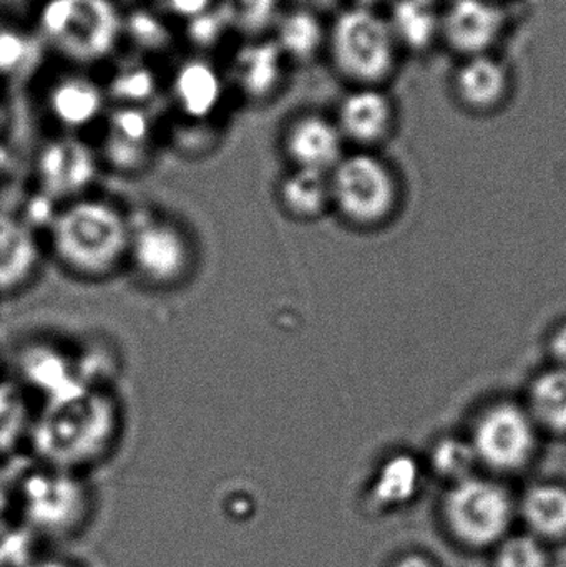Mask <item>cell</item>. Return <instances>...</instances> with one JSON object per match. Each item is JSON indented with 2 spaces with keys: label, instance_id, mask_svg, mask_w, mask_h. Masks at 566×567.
<instances>
[{
  "label": "cell",
  "instance_id": "obj_1",
  "mask_svg": "<svg viewBox=\"0 0 566 567\" xmlns=\"http://www.w3.org/2000/svg\"><path fill=\"white\" fill-rule=\"evenodd\" d=\"M122 433V409L109 390L76 380L45 396L30 425L37 463L79 473L112 455Z\"/></svg>",
  "mask_w": 566,
  "mask_h": 567
},
{
  "label": "cell",
  "instance_id": "obj_2",
  "mask_svg": "<svg viewBox=\"0 0 566 567\" xmlns=\"http://www.w3.org/2000/svg\"><path fill=\"white\" fill-rule=\"evenodd\" d=\"M130 229L132 219L119 206L85 196L53 213L50 251L69 275L100 281L126 265Z\"/></svg>",
  "mask_w": 566,
  "mask_h": 567
},
{
  "label": "cell",
  "instance_id": "obj_3",
  "mask_svg": "<svg viewBox=\"0 0 566 567\" xmlns=\"http://www.w3.org/2000/svg\"><path fill=\"white\" fill-rule=\"evenodd\" d=\"M122 19L119 0H37L29 25L47 55L95 72L123 49Z\"/></svg>",
  "mask_w": 566,
  "mask_h": 567
},
{
  "label": "cell",
  "instance_id": "obj_4",
  "mask_svg": "<svg viewBox=\"0 0 566 567\" xmlns=\"http://www.w3.org/2000/svg\"><path fill=\"white\" fill-rule=\"evenodd\" d=\"M399 55L401 47L379 10L348 6L328 20L325 56L351 89H384L398 70Z\"/></svg>",
  "mask_w": 566,
  "mask_h": 567
},
{
  "label": "cell",
  "instance_id": "obj_5",
  "mask_svg": "<svg viewBox=\"0 0 566 567\" xmlns=\"http://www.w3.org/2000/svg\"><path fill=\"white\" fill-rule=\"evenodd\" d=\"M17 508L32 535L70 539L92 519L93 493L79 473L39 465L25 468L17 483Z\"/></svg>",
  "mask_w": 566,
  "mask_h": 567
},
{
  "label": "cell",
  "instance_id": "obj_6",
  "mask_svg": "<svg viewBox=\"0 0 566 567\" xmlns=\"http://www.w3.org/2000/svg\"><path fill=\"white\" fill-rule=\"evenodd\" d=\"M515 513L514 499L504 486L477 476L451 485L441 508L451 538L474 551L495 548L511 535Z\"/></svg>",
  "mask_w": 566,
  "mask_h": 567
},
{
  "label": "cell",
  "instance_id": "obj_7",
  "mask_svg": "<svg viewBox=\"0 0 566 567\" xmlns=\"http://www.w3.org/2000/svg\"><path fill=\"white\" fill-rule=\"evenodd\" d=\"M195 246L188 233L158 216L132 219L126 265L153 289H173L188 281L195 266Z\"/></svg>",
  "mask_w": 566,
  "mask_h": 567
},
{
  "label": "cell",
  "instance_id": "obj_8",
  "mask_svg": "<svg viewBox=\"0 0 566 567\" xmlns=\"http://www.w3.org/2000/svg\"><path fill=\"white\" fill-rule=\"evenodd\" d=\"M99 152L82 135L56 133L37 150L35 182L50 205L85 198L100 172Z\"/></svg>",
  "mask_w": 566,
  "mask_h": 567
},
{
  "label": "cell",
  "instance_id": "obj_9",
  "mask_svg": "<svg viewBox=\"0 0 566 567\" xmlns=\"http://www.w3.org/2000/svg\"><path fill=\"white\" fill-rule=\"evenodd\" d=\"M40 105L59 133L72 135L102 125L110 109L99 73L63 63L62 69L42 75Z\"/></svg>",
  "mask_w": 566,
  "mask_h": 567
},
{
  "label": "cell",
  "instance_id": "obj_10",
  "mask_svg": "<svg viewBox=\"0 0 566 567\" xmlns=\"http://www.w3.org/2000/svg\"><path fill=\"white\" fill-rule=\"evenodd\" d=\"M231 99L249 106L275 102L288 86L291 66L269 35L236 39L222 62Z\"/></svg>",
  "mask_w": 566,
  "mask_h": 567
},
{
  "label": "cell",
  "instance_id": "obj_11",
  "mask_svg": "<svg viewBox=\"0 0 566 567\" xmlns=\"http://www.w3.org/2000/svg\"><path fill=\"white\" fill-rule=\"evenodd\" d=\"M331 203L349 221H379L394 205L395 188L384 163L371 155L344 156L329 173Z\"/></svg>",
  "mask_w": 566,
  "mask_h": 567
},
{
  "label": "cell",
  "instance_id": "obj_12",
  "mask_svg": "<svg viewBox=\"0 0 566 567\" xmlns=\"http://www.w3.org/2000/svg\"><path fill=\"white\" fill-rule=\"evenodd\" d=\"M165 93L178 120L212 125L231 99L219 60L183 53L165 73Z\"/></svg>",
  "mask_w": 566,
  "mask_h": 567
},
{
  "label": "cell",
  "instance_id": "obj_13",
  "mask_svg": "<svg viewBox=\"0 0 566 567\" xmlns=\"http://www.w3.org/2000/svg\"><path fill=\"white\" fill-rule=\"evenodd\" d=\"M159 126L148 106H110L102 122V165L119 175H140L152 165Z\"/></svg>",
  "mask_w": 566,
  "mask_h": 567
},
{
  "label": "cell",
  "instance_id": "obj_14",
  "mask_svg": "<svg viewBox=\"0 0 566 567\" xmlns=\"http://www.w3.org/2000/svg\"><path fill=\"white\" fill-rule=\"evenodd\" d=\"M472 446L478 462L488 468L501 473L518 472L534 455V422L518 406L502 403L478 420Z\"/></svg>",
  "mask_w": 566,
  "mask_h": 567
},
{
  "label": "cell",
  "instance_id": "obj_15",
  "mask_svg": "<svg viewBox=\"0 0 566 567\" xmlns=\"http://www.w3.org/2000/svg\"><path fill=\"white\" fill-rule=\"evenodd\" d=\"M508 27L502 0H449L441 9V42L459 59L494 53Z\"/></svg>",
  "mask_w": 566,
  "mask_h": 567
},
{
  "label": "cell",
  "instance_id": "obj_16",
  "mask_svg": "<svg viewBox=\"0 0 566 567\" xmlns=\"http://www.w3.org/2000/svg\"><path fill=\"white\" fill-rule=\"evenodd\" d=\"M282 155L292 168L331 173L344 155V138L335 118L316 112L291 116L281 130Z\"/></svg>",
  "mask_w": 566,
  "mask_h": 567
},
{
  "label": "cell",
  "instance_id": "obj_17",
  "mask_svg": "<svg viewBox=\"0 0 566 567\" xmlns=\"http://www.w3.org/2000/svg\"><path fill=\"white\" fill-rule=\"evenodd\" d=\"M100 75L110 106H152L165 93V73L158 62L122 49Z\"/></svg>",
  "mask_w": 566,
  "mask_h": 567
},
{
  "label": "cell",
  "instance_id": "obj_18",
  "mask_svg": "<svg viewBox=\"0 0 566 567\" xmlns=\"http://www.w3.org/2000/svg\"><path fill=\"white\" fill-rule=\"evenodd\" d=\"M455 99L475 113L501 109L512 92V73L495 53L462 59L452 76Z\"/></svg>",
  "mask_w": 566,
  "mask_h": 567
},
{
  "label": "cell",
  "instance_id": "obj_19",
  "mask_svg": "<svg viewBox=\"0 0 566 567\" xmlns=\"http://www.w3.org/2000/svg\"><path fill=\"white\" fill-rule=\"evenodd\" d=\"M394 115V103L384 89L358 86L339 100L335 122L344 142L372 145L391 132Z\"/></svg>",
  "mask_w": 566,
  "mask_h": 567
},
{
  "label": "cell",
  "instance_id": "obj_20",
  "mask_svg": "<svg viewBox=\"0 0 566 567\" xmlns=\"http://www.w3.org/2000/svg\"><path fill=\"white\" fill-rule=\"evenodd\" d=\"M269 37L275 40L291 70L298 66L302 69L325 56L328 20L309 7L286 6Z\"/></svg>",
  "mask_w": 566,
  "mask_h": 567
},
{
  "label": "cell",
  "instance_id": "obj_21",
  "mask_svg": "<svg viewBox=\"0 0 566 567\" xmlns=\"http://www.w3.org/2000/svg\"><path fill=\"white\" fill-rule=\"evenodd\" d=\"M123 49L146 59H168L179 49L178 23L153 2L123 7Z\"/></svg>",
  "mask_w": 566,
  "mask_h": 567
},
{
  "label": "cell",
  "instance_id": "obj_22",
  "mask_svg": "<svg viewBox=\"0 0 566 567\" xmlns=\"http://www.w3.org/2000/svg\"><path fill=\"white\" fill-rule=\"evenodd\" d=\"M39 239L22 219L0 212V293H12L32 281L40 265Z\"/></svg>",
  "mask_w": 566,
  "mask_h": 567
},
{
  "label": "cell",
  "instance_id": "obj_23",
  "mask_svg": "<svg viewBox=\"0 0 566 567\" xmlns=\"http://www.w3.org/2000/svg\"><path fill=\"white\" fill-rule=\"evenodd\" d=\"M45 59L49 55L29 22L0 13V89L35 79Z\"/></svg>",
  "mask_w": 566,
  "mask_h": 567
},
{
  "label": "cell",
  "instance_id": "obj_24",
  "mask_svg": "<svg viewBox=\"0 0 566 567\" xmlns=\"http://www.w3.org/2000/svg\"><path fill=\"white\" fill-rule=\"evenodd\" d=\"M518 513L528 533L541 542L566 539V486L538 483L522 496Z\"/></svg>",
  "mask_w": 566,
  "mask_h": 567
},
{
  "label": "cell",
  "instance_id": "obj_25",
  "mask_svg": "<svg viewBox=\"0 0 566 567\" xmlns=\"http://www.w3.org/2000/svg\"><path fill=\"white\" fill-rule=\"evenodd\" d=\"M278 202L282 212L298 221L319 218L331 205L328 173L292 168L279 182Z\"/></svg>",
  "mask_w": 566,
  "mask_h": 567
},
{
  "label": "cell",
  "instance_id": "obj_26",
  "mask_svg": "<svg viewBox=\"0 0 566 567\" xmlns=\"http://www.w3.org/2000/svg\"><path fill=\"white\" fill-rule=\"evenodd\" d=\"M388 22L402 49L424 52L441 42V9L421 0H394Z\"/></svg>",
  "mask_w": 566,
  "mask_h": 567
},
{
  "label": "cell",
  "instance_id": "obj_27",
  "mask_svg": "<svg viewBox=\"0 0 566 567\" xmlns=\"http://www.w3.org/2000/svg\"><path fill=\"white\" fill-rule=\"evenodd\" d=\"M285 7V0H218L216 2V9L225 17L236 39L269 35Z\"/></svg>",
  "mask_w": 566,
  "mask_h": 567
},
{
  "label": "cell",
  "instance_id": "obj_28",
  "mask_svg": "<svg viewBox=\"0 0 566 567\" xmlns=\"http://www.w3.org/2000/svg\"><path fill=\"white\" fill-rule=\"evenodd\" d=\"M421 485V472L412 456L399 455L382 465L372 485V502L382 508L408 505Z\"/></svg>",
  "mask_w": 566,
  "mask_h": 567
},
{
  "label": "cell",
  "instance_id": "obj_29",
  "mask_svg": "<svg viewBox=\"0 0 566 567\" xmlns=\"http://www.w3.org/2000/svg\"><path fill=\"white\" fill-rule=\"evenodd\" d=\"M178 39L179 47L185 49V53L215 59L216 53L225 49L229 40L236 37L233 35L225 17L215 7L208 12L178 23Z\"/></svg>",
  "mask_w": 566,
  "mask_h": 567
},
{
  "label": "cell",
  "instance_id": "obj_30",
  "mask_svg": "<svg viewBox=\"0 0 566 567\" xmlns=\"http://www.w3.org/2000/svg\"><path fill=\"white\" fill-rule=\"evenodd\" d=\"M32 420L22 389L16 382L0 380V460L12 455L23 440H29Z\"/></svg>",
  "mask_w": 566,
  "mask_h": 567
},
{
  "label": "cell",
  "instance_id": "obj_31",
  "mask_svg": "<svg viewBox=\"0 0 566 567\" xmlns=\"http://www.w3.org/2000/svg\"><path fill=\"white\" fill-rule=\"evenodd\" d=\"M532 415L545 429L566 433V369L542 373L531 390Z\"/></svg>",
  "mask_w": 566,
  "mask_h": 567
},
{
  "label": "cell",
  "instance_id": "obj_32",
  "mask_svg": "<svg viewBox=\"0 0 566 567\" xmlns=\"http://www.w3.org/2000/svg\"><path fill=\"white\" fill-rule=\"evenodd\" d=\"M23 370H25L27 379L33 382V385L39 386L45 396L80 380L60 353L47 352V350H35L30 353Z\"/></svg>",
  "mask_w": 566,
  "mask_h": 567
},
{
  "label": "cell",
  "instance_id": "obj_33",
  "mask_svg": "<svg viewBox=\"0 0 566 567\" xmlns=\"http://www.w3.org/2000/svg\"><path fill=\"white\" fill-rule=\"evenodd\" d=\"M494 567H548L547 546L531 533L508 535L495 546Z\"/></svg>",
  "mask_w": 566,
  "mask_h": 567
},
{
  "label": "cell",
  "instance_id": "obj_34",
  "mask_svg": "<svg viewBox=\"0 0 566 567\" xmlns=\"http://www.w3.org/2000/svg\"><path fill=\"white\" fill-rule=\"evenodd\" d=\"M477 463L478 458L472 443L461 440H444L438 443L432 452V466L435 473L452 485L472 478V472Z\"/></svg>",
  "mask_w": 566,
  "mask_h": 567
},
{
  "label": "cell",
  "instance_id": "obj_35",
  "mask_svg": "<svg viewBox=\"0 0 566 567\" xmlns=\"http://www.w3.org/2000/svg\"><path fill=\"white\" fill-rule=\"evenodd\" d=\"M216 2L218 0H155L153 3L158 6L169 19L175 20L176 23H182L199 16V13L215 9Z\"/></svg>",
  "mask_w": 566,
  "mask_h": 567
},
{
  "label": "cell",
  "instance_id": "obj_36",
  "mask_svg": "<svg viewBox=\"0 0 566 567\" xmlns=\"http://www.w3.org/2000/svg\"><path fill=\"white\" fill-rule=\"evenodd\" d=\"M25 466L6 468L0 466V532L7 528V516L17 508V483Z\"/></svg>",
  "mask_w": 566,
  "mask_h": 567
},
{
  "label": "cell",
  "instance_id": "obj_37",
  "mask_svg": "<svg viewBox=\"0 0 566 567\" xmlns=\"http://www.w3.org/2000/svg\"><path fill=\"white\" fill-rule=\"evenodd\" d=\"M391 567H438L431 558L422 553H408L401 556Z\"/></svg>",
  "mask_w": 566,
  "mask_h": 567
},
{
  "label": "cell",
  "instance_id": "obj_38",
  "mask_svg": "<svg viewBox=\"0 0 566 567\" xmlns=\"http://www.w3.org/2000/svg\"><path fill=\"white\" fill-rule=\"evenodd\" d=\"M552 353L566 369V323L555 332L554 339H552Z\"/></svg>",
  "mask_w": 566,
  "mask_h": 567
},
{
  "label": "cell",
  "instance_id": "obj_39",
  "mask_svg": "<svg viewBox=\"0 0 566 567\" xmlns=\"http://www.w3.org/2000/svg\"><path fill=\"white\" fill-rule=\"evenodd\" d=\"M19 567H79L73 563L63 561V559L55 558H30L29 561L23 563Z\"/></svg>",
  "mask_w": 566,
  "mask_h": 567
},
{
  "label": "cell",
  "instance_id": "obj_40",
  "mask_svg": "<svg viewBox=\"0 0 566 567\" xmlns=\"http://www.w3.org/2000/svg\"><path fill=\"white\" fill-rule=\"evenodd\" d=\"M348 6L366 7V9H379L381 3L389 2V0H348Z\"/></svg>",
  "mask_w": 566,
  "mask_h": 567
},
{
  "label": "cell",
  "instance_id": "obj_41",
  "mask_svg": "<svg viewBox=\"0 0 566 567\" xmlns=\"http://www.w3.org/2000/svg\"><path fill=\"white\" fill-rule=\"evenodd\" d=\"M2 90V89H0ZM7 122V105L6 100L2 99V95H0V132H2L3 125H6Z\"/></svg>",
  "mask_w": 566,
  "mask_h": 567
},
{
  "label": "cell",
  "instance_id": "obj_42",
  "mask_svg": "<svg viewBox=\"0 0 566 567\" xmlns=\"http://www.w3.org/2000/svg\"><path fill=\"white\" fill-rule=\"evenodd\" d=\"M421 2L429 3V6L438 7V9H442L449 0H421Z\"/></svg>",
  "mask_w": 566,
  "mask_h": 567
},
{
  "label": "cell",
  "instance_id": "obj_43",
  "mask_svg": "<svg viewBox=\"0 0 566 567\" xmlns=\"http://www.w3.org/2000/svg\"><path fill=\"white\" fill-rule=\"evenodd\" d=\"M150 2H155V0H150Z\"/></svg>",
  "mask_w": 566,
  "mask_h": 567
}]
</instances>
